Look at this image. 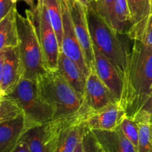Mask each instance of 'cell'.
Instances as JSON below:
<instances>
[{
	"label": "cell",
	"instance_id": "1",
	"mask_svg": "<svg viewBox=\"0 0 152 152\" xmlns=\"http://www.w3.org/2000/svg\"><path fill=\"white\" fill-rule=\"evenodd\" d=\"M151 87L152 46L132 40L120 101L128 117L134 119L151 94Z\"/></svg>",
	"mask_w": 152,
	"mask_h": 152
},
{
	"label": "cell",
	"instance_id": "2",
	"mask_svg": "<svg viewBox=\"0 0 152 152\" xmlns=\"http://www.w3.org/2000/svg\"><path fill=\"white\" fill-rule=\"evenodd\" d=\"M87 18L94 46L111 61L123 80L132 39L123 40L121 37L124 34L116 32L91 4L88 7Z\"/></svg>",
	"mask_w": 152,
	"mask_h": 152
},
{
	"label": "cell",
	"instance_id": "3",
	"mask_svg": "<svg viewBox=\"0 0 152 152\" xmlns=\"http://www.w3.org/2000/svg\"><path fill=\"white\" fill-rule=\"evenodd\" d=\"M37 83L42 97L51 108L52 120L71 117L80 111L83 99L58 70L47 71Z\"/></svg>",
	"mask_w": 152,
	"mask_h": 152
},
{
	"label": "cell",
	"instance_id": "4",
	"mask_svg": "<svg viewBox=\"0 0 152 152\" xmlns=\"http://www.w3.org/2000/svg\"><path fill=\"white\" fill-rule=\"evenodd\" d=\"M25 15L18 12L16 16L22 78L37 81L48 70L35 25L29 13L25 11Z\"/></svg>",
	"mask_w": 152,
	"mask_h": 152
},
{
	"label": "cell",
	"instance_id": "5",
	"mask_svg": "<svg viewBox=\"0 0 152 152\" xmlns=\"http://www.w3.org/2000/svg\"><path fill=\"white\" fill-rule=\"evenodd\" d=\"M5 96L21 107L28 130L53 119L51 108L42 97L37 81L22 78L14 90Z\"/></svg>",
	"mask_w": 152,
	"mask_h": 152
},
{
	"label": "cell",
	"instance_id": "6",
	"mask_svg": "<svg viewBox=\"0 0 152 152\" xmlns=\"http://www.w3.org/2000/svg\"><path fill=\"white\" fill-rule=\"evenodd\" d=\"M25 11L29 13L36 27L46 68L48 71L57 70L60 47L42 0H37L34 8L27 9Z\"/></svg>",
	"mask_w": 152,
	"mask_h": 152
},
{
	"label": "cell",
	"instance_id": "7",
	"mask_svg": "<svg viewBox=\"0 0 152 152\" xmlns=\"http://www.w3.org/2000/svg\"><path fill=\"white\" fill-rule=\"evenodd\" d=\"M90 112L83 103L80 111L71 117L52 120L41 126L27 131L22 137L28 143L31 152H54L56 141L61 131L71 122L83 114Z\"/></svg>",
	"mask_w": 152,
	"mask_h": 152
},
{
	"label": "cell",
	"instance_id": "8",
	"mask_svg": "<svg viewBox=\"0 0 152 152\" xmlns=\"http://www.w3.org/2000/svg\"><path fill=\"white\" fill-rule=\"evenodd\" d=\"M73 25L89 71H95V58L87 18L88 7L78 0H66Z\"/></svg>",
	"mask_w": 152,
	"mask_h": 152
},
{
	"label": "cell",
	"instance_id": "9",
	"mask_svg": "<svg viewBox=\"0 0 152 152\" xmlns=\"http://www.w3.org/2000/svg\"><path fill=\"white\" fill-rule=\"evenodd\" d=\"M22 78V64L17 47L0 49V95L11 93Z\"/></svg>",
	"mask_w": 152,
	"mask_h": 152
},
{
	"label": "cell",
	"instance_id": "10",
	"mask_svg": "<svg viewBox=\"0 0 152 152\" xmlns=\"http://www.w3.org/2000/svg\"><path fill=\"white\" fill-rule=\"evenodd\" d=\"M62 8V21H63V37L60 51L74 60L80 66L83 72L87 77L90 74L85 59L84 54L77 39L72 19L69 11L66 0H60Z\"/></svg>",
	"mask_w": 152,
	"mask_h": 152
},
{
	"label": "cell",
	"instance_id": "11",
	"mask_svg": "<svg viewBox=\"0 0 152 152\" xmlns=\"http://www.w3.org/2000/svg\"><path fill=\"white\" fill-rule=\"evenodd\" d=\"M120 102L114 94L100 80L96 71H91L86 79L83 103L90 112Z\"/></svg>",
	"mask_w": 152,
	"mask_h": 152
},
{
	"label": "cell",
	"instance_id": "12",
	"mask_svg": "<svg viewBox=\"0 0 152 152\" xmlns=\"http://www.w3.org/2000/svg\"><path fill=\"white\" fill-rule=\"evenodd\" d=\"M126 113L120 102L102 109L88 113L83 120L85 126L92 131H114L118 129Z\"/></svg>",
	"mask_w": 152,
	"mask_h": 152
},
{
	"label": "cell",
	"instance_id": "13",
	"mask_svg": "<svg viewBox=\"0 0 152 152\" xmlns=\"http://www.w3.org/2000/svg\"><path fill=\"white\" fill-rule=\"evenodd\" d=\"M95 71L104 84L120 101L123 92V80L111 61L94 46Z\"/></svg>",
	"mask_w": 152,
	"mask_h": 152
},
{
	"label": "cell",
	"instance_id": "14",
	"mask_svg": "<svg viewBox=\"0 0 152 152\" xmlns=\"http://www.w3.org/2000/svg\"><path fill=\"white\" fill-rule=\"evenodd\" d=\"M131 16L128 37L132 40H140L151 16L150 0H127Z\"/></svg>",
	"mask_w": 152,
	"mask_h": 152
},
{
	"label": "cell",
	"instance_id": "15",
	"mask_svg": "<svg viewBox=\"0 0 152 152\" xmlns=\"http://www.w3.org/2000/svg\"><path fill=\"white\" fill-rule=\"evenodd\" d=\"M57 70L83 99L86 92L87 77L80 66L74 60L60 51L58 59Z\"/></svg>",
	"mask_w": 152,
	"mask_h": 152
},
{
	"label": "cell",
	"instance_id": "16",
	"mask_svg": "<svg viewBox=\"0 0 152 152\" xmlns=\"http://www.w3.org/2000/svg\"><path fill=\"white\" fill-rule=\"evenodd\" d=\"M27 131L24 115L0 123V152H11Z\"/></svg>",
	"mask_w": 152,
	"mask_h": 152
},
{
	"label": "cell",
	"instance_id": "17",
	"mask_svg": "<svg viewBox=\"0 0 152 152\" xmlns=\"http://www.w3.org/2000/svg\"><path fill=\"white\" fill-rule=\"evenodd\" d=\"M87 114L77 117L61 131L56 141L54 152L74 151L83 137L84 131L83 120Z\"/></svg>",
	"mask_w": 152,
	"mask_h": 152
},
{
	"label": "cell",
	"instance_id": "18",
	"mask_svg": "<svg viewBox=\"0 0 152 152\" xmlns=\"http://www.w3.org/2000/svg\"><path fill=\"white\" fill-rule=\"evenodd\" d=\"M93 132L99 145L107 152H138L137 148L119 128L114 131H93Z\"/></svg>",
	"mask_w": 152,
	"mask_h": 152
},
{
	"label": "cell",
	"instance_id": "19",
	"mask_svg": "<svg viewBox=\"0 0 152 152\" xmlns=\"http://www.w3.org/2000/svg\"><path fill=\"white\" fill-rule=\"evenodd\" d=\"M17 13V9L15 7L0 19V49L17 47L19 45Z\"/></svg>",
	"mask_w": 152,
	"mask_h": 152
},
{
	"label": "cell",
	"instance_id": "20",
	"mask_svg": "<svg viewBox=\"0 0 152 152\" xmlns=\"http://www.w3.org/2000/svg\"><path fill=\"white\" fill-rule=\"evenodd\" d=\"M47 10L53 29L57 36L59 47L61 49L62 37H63V21H62V8L60 0H42Z\"/></svg>",
	"mask_w": 152,
	"mask_h": 152
},
{
	"label": "cell",
	"instance_id": "21",
	"mask_svg": "<svg viewBox=\"0 0 152 152\" xmlns=\"http://www.w3.org/2000/svg\"><path fill=\"white\" fill-rule=\"evenodd\" d=\"M0 104V123L17 119L24 115L21 107L7 96H1Z\"/></svg>",
	"mask_w": 152,
	"mask_h": 152
},
{
	"label": "cell",
	"instance_id": "22",
	"mask_svg": "<svg viewBox=\"0 0 152 152\" xmlns=\"http://www.w3.org/2000/svg\"><path fill=\"white\" fill-rule=\"evenodd\" d=\"M139 126L138 152H152V132L150 123L140 122Z\"/></svg>",
	"mask_w": 152,
	"mask_h": 152
},
{
	"label": "cell",
	"instance_id": "23",
	"mask_svg": "<svg viewBox=\"0 0 152 152\" xmlns=\"http://www.w3.org/2000/svg\"><path fill=\"white\" fill-rule=\"evenodd\" d=\"M119 129L121 130L123 134L128 138L129 141L137 148L139 140V126L138 123L133 119L126 115L122 120Z\"/></svg>",
	"mask_w": 152,
	"mask_h": 152
},
{
	"label": "cell",
	"instance_id": "24",
	"mask_svg": "<svg viewBox=\"0 0 152 152\" xmlns=\"http://www.w3.org/2000/svg\"><path fill=\"white\" fill-rule=\"evenodd\" d=\"M115 1L116 0H98L97 1H94L91 3L111 28L113 24Z\"/></svg>",
	"mask_w": 152,
	"mask_h": 152
},
{
	"label": "cell",
	"instance_id": "25",
	"mask_svg": "<svg viewBox=\"0 0 152 152\" xmlns=\"http://www.w3.org/2000/svg\"><path fill=\"white\" fill-rule=\"evenodd\" d=\"M82 145L83 152H102V148L93 131L86 127L85 125L82 137Z\"/></svg>",
	"mask_w": 152,
	"mask_h": 152
},
{
	"label": "cell",
	"instance_id": "26",
	"mask_svg": "<svg viewBox=\"0 0 152 152\" xmlns=\"http://www.w3.org/2000/svg\"><path fill=\"white\" fill-rule=\"evenodd\" d=\"M152 117V91L148 97L144 102L142 106L137 114L134 120L137 123L140 122H148L150 123L151 117Z\"/></svg>",
	"mask_w": 152,
	"mask_h": 152
},
{
	"label": "cell",
	"instance_id": "27",
	"mask_svg": "<svg viewBox=\"0 0 152 152\" xmlns=\"http://www.w3.org/2000/svg\"><path fill=\"white\" fill-rule=\"evenodd\" d=\"M17 0H0V19L16 7Z\"/></svg>",
	"mask_w": 152,
	"mask_h": 152
},
{
	"label": "cell",
	"instance_id": "28",
	"mask_svg": "<svg viewBox=\"0 0 152 152\" xmlns=\"http://www.w3.org/2000/svg\"><path fill=\"white\" fill-rule=\"evenodd\" d=\"M139 41L142 42L145 45L152 46V15L149 17L146 28Z\"/></svg>",
	"mask_w": 152,
	"mask_h": 152
},
{
	"label": "cell",
	"instance_id": "29",
	"mask_svg": "<svg viewBox=\"0 0 152 152\" xmlns=\"http://www.w3.org/2000/svg\"><path fill=\"white\" fill-rule=\"evenodd\" d=\"M11 152H31V151H30L28 143L25 140L21 139V140L19 141L17 145L15 147L14 149Z\"/></svg>",
	"mask_w": 152,
	"mask_h": 152
},
{
	"label": "cell",
	"instance_id": "30",
	"mask_svg": "<svg viewBox=\"0 0 152 152\" xmlns=\"http://www.w3.org/2000/svg\"><path fill=\"white\" fill-rule=\"evenodd\" d=\"M21 1H25V3H26L27 4H28V6L30 7V8L31 9H33L35 7V0H21Z\"/></svg>",
	"mask_w": 152,
	"mask_h": 152
},
{
	"label": "cell",
	"instance_id": "31",
	"mask_svg": "<svg viewBox=\"0 0 152 152\" xmlns=\"http://www.w3.org/2000/svg\"><path fill=\"white\" fill-rule=\"evenodd\" d=\"M78 1H80V2H81L83 5L88 7L89 5H90L92 1H95V0H78Z\"/></svg>",
	"mask_w": 152,
	"mask_h": 152
},
{
	"label": "cell",
	"instance_id": "32",
	"mask_svg": "<svg viewBox=\"0 0 152 152\" xmlns=\"http://www.w3.org/2000/svg\"><path fill=\"white\" fill-rule=\"evenodd\" d=\"M74 152H83V145H82V140L80 141V142L78 143L77 146L76 147L75 150Z\"/></svg>",
	"mask_w": 152,
	"mask_h": 152
},
{
	"label": "cell",
	"instance_id": "33",
	"mask_svg": "<svg viewBox=\"0 0 152 152\" xmlns=\"http://www.w3.org/2000/svg\"><path fill=\"white\" fill-rule=\"evenodd\" d=\"M151 1V14L152 15V0H150Z\"/></svg>",
	"mask_w": 152,
	"mask_h": 152
},
{
	"label": "cell",
	"instance_id": "34",
	"mask_svg": "<svg viewBox=\"0 0 152 152\" xmlns=\"http://www.w3.org/2000/svg\"><path fill=\"white\" fill-rule=\"evenodd\" d=\"M150 125H151V132H152V120H151V122H150Z\"/></svg>",
	"mask_w": 152,
	"mask_h": 152
},
{
	"label": "cell",
	"instance_id": "35",
	"mask_svg": "<svg viewBox=\"0 0 152 152\" xmlns=\"http://www.w3.org/2000/svg\"><path fill=\"white\" fill-rule=\"evenodd\" d=\"M100 146H101V145H100ZM101 148H102V147H101ZM102 152H107L106 151H105V150H104L102 148Z\"/></svg>",
	"mask_w": 152,
	"mask_h": 152
},
{
	"label": "cell",
	"instance_id": "36",
	"mask_svg": "<svg viewBox=\"0 0 152 152\" xmlns=\"http://www.w3.org/2000/svg\"><path fill=\"white\" fill-rule=\"evenodd\" d=\"M151 120H152V117H151ZM151 120H150V122H151Z\"/></svg>",
	"mask_w": 152,
	"mask_h": 152
},
{
	"label": "cell",
	"instance_id": "37",
	"mask_svg": "<svg viewBox=\"0 0 152 152\" xmlns=\"http://www.w3.org/2000/svg\"><path fill=\"white\" fill-rule=\"evenodd\" d=\"M98 1V0H95V1Z\"/></svg>",
	"mask_w": 152,
	"mask_h": 152
}]
</instances>
